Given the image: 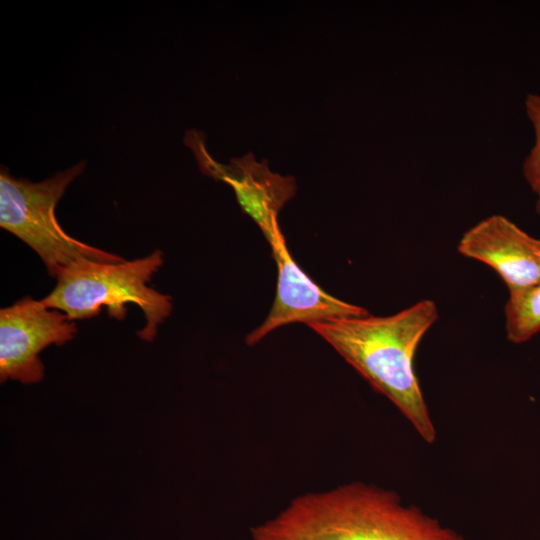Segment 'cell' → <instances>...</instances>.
<instances>
[{"mask_svg": "<svg viewBox=\"0 0 540 540\" xmlns=\"http://www.w3.org/2000/svg\"><path fill=\"white\" fill-rule=\"evenodd\" d=\"M507 339L515 344L528 341L540 331V283L509 293L504 307Z\"/></svg>", "mask_w": 540, "mask_h": 540, "instance_id": "cell-9", "label": "cell"}, {"mask_svg": "<svg viewBox=\"0 0 540 540\" xmlns=\"http://www.w3.org/2000/svg\"><path fill=\"white\" fill-rule=\"evenodd\" d=\"M457 250L491 267L509 293L540 283V239L503 215H491L467 230Z\"/></svg>", "mask_w": 540, "mask_h": 540, "instance_id": "cell-8", "label": "cell"}, {"mask_svg": "<svg viewBox=\"0 0 540 540\" xmlns=\"http://www.w3.org/2000/svg\"><path fill=\"white\" fill-rule=\"evenodd\" d=\"M184 143L204 174L233 188L242 211L255 221L268 242L282 233L278 213L295 194L293 177L271 172L267 162H257L252 153L233 158L228 165L219 163L207 151L204 134L197 130L187 131Z\"/></svg>", "mask_w": 540, "mask_h": 540, "instance_id": "cell-6", "label": "cell"}, {"mask_svg": "<svg viewBox=\"0 0 540 540\" xmlns=\"http://www.w3.org/2000/svg\"><path fill=\"white\" fill-rule=\"evenodd\" d=\"M162 264L160 250L133 261L75 262L60 273L55 288L41 301L45 306L63 312L71 321L95 317L103 307L109 317L123 320L126 305L135 304L146 319L138 336L152 341L158 326L172 310L171 297L148 285Z\"/></svg>", "mask_w": 540, "mask_h": 540, "instance_id": "cell-3", "label": "cell"}, {"mask_svg": "<svg viewBox=\"0 0 540 540\" xmlns=\"http://www.w3.org/2000/svg\"><path fill=\"white\" fill-rule=\"evenodd\" d=\"M74 321L41 300L26 296L0 310V379L23 384L40 382L45 367L39 353L49 345H62L75 336Z\"/></svg>", "mask_w": 540, "mask_h": 540, "instance_id": "cell-5", "label": "cell"}, {"mask_svg": "<svg viewBox=\"0 0 540 540\" xmlns=\"http://www.w3.org/2000/svg\"><path fill=\"white\" fill-rule=\"evenodd\" d=\"M251 540H470L399 494L353 481L294 497Z\"/></svg>", "mask_w": 540, "mask_h": 540, "instance_id": "cell-1", "label": "cell"}, {"mask_svg": "<svg viewBox=\"0 0 540 540\" xmlns=\"http://www.w3.org/2000/svg\"><path fill=\"white\" fill-rule=\"evenodd\" d=\"M437 319L436 303L424 299L390 316L342 318L309 327L387 397L425 442L433 443L436 428L414 360L422 338Z\"/></svg>", "mask_w": 540, "mask_h": 540, "instance_id": "cell-2", "label": "cell"}, {"mask_svg": "<svg viewBox=\"0 0 540 540\" xmlns=\"http://www.w3.org/2000/svg\"><path fill=\"white\" fill-rule=\"evenodd\" d=\"M269 244L278 267L276 296L264 322L246 337L254 345L283 325L303 322L308 326L342 318L362 317L368 311L323 291L291 257L282 233Z\"/></svg>", "mask_w": 540, "mask_h": 540, "instance_id": "cell-7", "label": "cell"}, {"mask_svg": "<svg viewBox=\"0 0 540 540\" xmlns=\"http://www.w3.org/2000/svg\"><path fill=\"white\" fill-rule=\"evenodd\" d=\"M81 161L40 182L0 173V226L31 247L57 278L69 265L82 260L118 263L122 257L85 244L68 235L58 223L55 207L68 186L85 170Z\"/></svg>", "mask_w": 540, "mask_h": 540, "instance_id": "cell-4", "label": "cell"}, {"mask_svg": "<svg viewBox=\"0 0 540 540\" xmlns=\"http://www.w3.org/2000/svg\"><path fill=\"white\" fill-rule=\"evenodd\" d=\"M526 114L534 129V144L523 163V175L537 196L536 211L540 213V95L529 93L525 99Z\"/></svg>", "mask_w": 540, "mask_h": 540, "instance_id": "cell-10", "label": "cell"}]
</instances>
